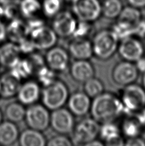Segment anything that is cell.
I'll return each instance as SVG.
<instances>
[{"mask_svg": "<svg viewBox=\"0 0 145 146\" xmlns=\"http://www.w3.org/2000/svg\"><path fill=\"white\" fill-rule=\"evenodd\" d=\"M92 117L99 123L113 122L125 111L120 99L110 93H102L92 102Z\"/></svg>", "mask_w": 145, "mask_h": 146, "instance_id": "cell-1", "label": "cell"}, {"mask_svg": "<svg viewBox=\"0 0 145 146\" xmlns=\"http://www.w3.org/2000/svg\"><path fill=\"white\" fill-rule=\"evenodd\" d=\"M92 43L94 55L99 60H106L118 51L120 40L112 30H104L95 35Z\"/></svg>", "mask_w": 145, "mask_h": 146, "instance_id": "cell-2", "label": "cell"}, {"mask_svg": "<svg viewBox=\"0 0 145 146\" xmlns=\"http://www.w3.org/2000/svg\"><path fill=\"white\" fill-rule=\"evenodd\" d=\"M69 98V92L67 85L58 80L44 87L41 92L43 105L52 111L63 107Z\"/></svg>", "mask_w": 145, "mask_h": 146, "instance_id": "cell-3", "label": "cell"}, {"mask_svg": "<svg viewBox=\"0 0 145 146\" xmlns=\"http://www.w3.org/2000/svg\"><path fill=\"white\" fill-rule=\"evenodd\" d=\"M99 122L94 118H86L75 125L72 131V142L74 145H86L99 135Z\"/></svg>", "mask_w": 145, "mask_h": 146, "instance_id": "cell-4", "label": "cell"}, {"mask_svg": "<svg viewBox=\"0 0 145 146\" xmlns=\"http://www.w3.org/2000/svg\"><path fill=\"white\" fill-rule=\"evenodd\" d=\"M72 13L81 21L93 23L102 15V4L99 0H72Z\"/></svg>", "mask_w": 145, "mask_h": 146, "instance_id": "cell-5", "label": "cell"}, {"mask_svg": "<svg viewBox=\"0 0 145 146\" xmlns=\"http://www.w3.org/2000/svg\"><path fill=\"white\" fill-rule=\"evenodd\" d=\"M120 100L125 111L136 113L145 108V89L143 87L134 83L127 85Z\"/></svg>", "mask_w": 145, "mask_h": 146, "instance_id": "cell-6", "label": "cell"}, {"mask_svg": "<svg viewBox=\"0 0 145 146\" xmlns=\"http://www.w3.org/2000/svg\"><path fill=\"white\" fill-rule=\"evenodd\" d=\"M49 110L43 105L33 104L26 109L24 119L30 128L44 131L50 126Z\"/></svg>", "mask_w": 145, "mask_h": 146, "instance_id": "cell-7", "label": "cell"}, {"mask_svg": "<svg viewBox=\"0 0 145 146\" xmlns=\"http://www.w3.org/2000/svg\"><path fill=\"white\" fill-rule=\"evenodd\" d=\"M74 115L69 110L60 108L53 110L50 116V126L61 135L72 133L75 126Z\"/></svg>", "mask_w": 145, "mask_h": 146, "instance_id": "cell-8", "label": "cell"}, {"mask_svg": "<svg viewBox=\"0 0 145 146\" xmlns=\"http://www.w3.org/2000/svg\"><path fill=\"white\" fill-rule=\"evenodd\" d=\"M118 51L124 60L136 62L144 56V47L138 38L129 36L121 40Z\"/></svg>", "mask_w": 145, "mask_h": 146, "instance_id": "cell-9", "label": "cell"}, {"mask_svg": "<svg viewBox=\"0 0 145 146\" xmlns=\"http://www.w3.org/2000/svg\"><path fill=\"white\" fill-rule=\"evenodd\" d=\"M77 24V18L73 13L61 11L53 17L52 28L58 36L67 38L73 35Z\"/></svg>", "mask_w": 145, "mask_h": 146, "instance_id": "cell-10", "label": "cell"}, {"mask_svg": "<svg viewBox=\"0 0 145 146\" xmlns=\"http://www.w3.org/2000/svg\"><path fill=\"white\" fill-rule=\"evenodd\" d=\"M139 73L135 64L124 60L117 64L114 67L112 78L116 84L125 87L136 82Z\"/></svg>", "mask_w": 145, "mask_h": 146, "instance_id": "cell-11", "label": "cell"}, {"mask_svg": "<svg viewBox=\"0 0 145 146\" xmlns=\"http://www.w3.org/2000/svg\"><path fill=\"white\" fill-rule=\"evenodd\" d=\"M29 36L36 49L48 50L56 45L58 35L52 28L44 25L32 30Z\"/></svg>", "mask_w": 145, "mask_h": 146, "instance_id": "cell-12", "label": "cell"}, {"mask_svg": "<svg viewBox=\"0 0 145 146\" xmlns=\"http://www.w3.org/2000/svg\"><path fill=\"white\" fill-rule=\"evenodd\" d=\"M45 64L55 72L66 71L69 66V54L61 47L54 46L48 49L45 57Z\"/></svg>", "mask_w": 145, "mask_h": 146, "instance_id": "cell-13", "label": "cell"}, {"mask_svg": "<svg viewBox=\"0 0 145 146\" xmlns=\"http://www.w3.org/2000/svg\"><path fill=\"white\" fill-rule=\"evenodd\" d=\"M18 101L24 106H30L39 100L41 90L39 84L35 81H28L20 85L17 94Z\"/></svg>", "mask_w": 145, "mask_h": 146, "instance_id": "cell-14", "label": "cell"}, {"mask_svg": "<svg viewBox=\"0 0 145 146\" xmlns=\"http://www.w3.org/2000/svg\"><path fill=\"white\" fill-rule=\"evenodd\" d=\"M69 110L74 115L82 117L88 113L91 109L90 98L86 93L78 92L69 96L68 100Z\"/></svg>", "mask_w": 145, "mask_h": 146, "instance_id": "cell-15", "label": "cell"}, {"mask_svg": "<svg viewBox=\"0 0 145 146\" xmlns=\"http://www.w3.org/2000/svg\"><path fill=\"white\" fill-rule=\"evenodd\" d=\"M69 52L76 60H88L94 55L92 42L86 38H74L69 44Z\"/></svg>", "mask_w": 145, "mask_h": 146, "instance_id": "cell-16", "label": "cell"}, {"mask_svg": "<svg viewBox=\"0 0 145 146\" xmlns=\"http://www.w3.org/2000/svg\"><path fill=\"white\" fill-rule=\"evenodd\" d=\"M21 80L11 70L0 78V96L3 98H10L17 95Z\"/></svg>", "mask_w": 145, "mask_h": 146, "instance_id": "cell-17", "label": "cell"}, {"mask_svg": "<svg viewBox=\"0 0 145 146\" xmlns=\"http://www.w3.org/2000/svg\"><path fill=\"white\" fill-rule=\"evenodd\" d=\"M21 54L17 44L14 42L5 43L0 47V64L12 69L18 64Z\"/></svg>", "mask_w": 145, "mask_h": 146, "instance_id": "cell-18", "label": "cell"}, {"mask_svg": "<svg viewBox=\"0 0 145 146\" xmlns=\"http://www.w3.org/2000/svg\"><path fill=\"white\" fill-rule=\"evenodd\" d=\"M71 74L74 80L84 83L94 77L95 69L88 60H76L71 66Z\"/></svg>", "mask_w": 145, "mask_h": 146, "instance_id": "cell-19", "label": "cell"}, {"mask_svg": "<svg viewBox=\"0 0 145 146\" xmlns=\"http://www.w3.org/2000/svg\"><path fill=\"white\" fill-rule=\"evenodd\" d=\"M99 135L106 145H125V142L120 135V129L113 122L102 123L100 127Z\"/></svg>", "mask_w": 145, "mask_h": 146, "instance_id": "cell-20", "label": "cell"}, {"mask_svg": "<svg viewBox=\"0 0 145 146\" xmlns=\"http://www.w3.org/2000/svg\"><path fill=\"white\" fill-rule=\"evenodd\" d=\"M19 131L15 123L9 121L0 123V145H12L18 141Z\"/></svg>", "mask_w": 145, "mask_h": 146, "instance_id": "cell-21", "label": "cell"}, {"mask_svg": "<svg viewBox=\"0 0 145 146\" xmlns=\"http://www.w3.org/2000/svg\"><path fill=\"white\" fill-rule=\"evenodd\" d=\"M7 37L15 44H18L23 38L29 36L26 23L23 22L18 17L11 20V22L7 27Z\"/></svg>", "mask_w": 145, "mask_h": 146, "instance_id": "cell-22", "label": "cell"}, {"mask_svg": "<svg viewBox=\"0 0 145 146\" xmlns=\"http://www.w3.org/2000/svg\"><path fill=\"white\" fill-rule=\"evenodd\" d=\"M18 141L22 146H44L47 144V140L42 131L30 127L19 134Z\"/></svg>", "mask_w": 145, "mask_h": 146, "instance_id": "cell-23", "label": "cell"}, {"mask_svg": "<svg viewBox=\"0 0 145 146\" xmlns=\"http://www.w3.org/2000/svg\"><path fill=\"white\" fill-rule=\"evenodd\" d=\"M4 114L7 121L18 123L24 119L26 108L24 105L19 102H12L5 107Z\"/></svg>", "mask_w": 145, "mask_h": 146, "instance_id": "cell-24", "label": "cell"}, {"mask_svg": "<svg viewBox=\"0 0 145 146\" xmlns=\"http://www.w3.org/2000/svg\"><path fill=\"white\" fill-rule=\"evenodd\" d=\"M123 8L121 0H103L102 4V15L106 19L118 18Z\"/></svg>", "mask_w": 145, "mask_h": 146, "instance_id": "cell-25", "label": "cell"}, {"mask_svg": "<svg viewBox=\"0 0 145 146\" xmlns=\"http://www.w3.org/2000/svg\"><path fill=\"white\" fill-rule=\"evenodd\" d=\"M19 11L22 16L30 18L37 17V15L42 11V4L39 0H20Z\"/></svg>", "mask_w": 145, "mask_h": 146, "instance_id": "cell-26", "label": "cell"}, {"mask_svg": "<svg viewBox=\"0 0 145 146\" xmlns=\"http://www.w3.org/2000/svg\"><path fill=\"white\" fill-rule=\"evenodd\" d=\"M141 19L142 14L140 9L129 5L123 8L118 17V21L134 27Z\"/></svg>", "mask_w": 145, "mask_h": 146, "instance_id": "cell-27", "label": "cell"}, {"mask_svg": "<svg viewBox=\"0 0 145 146\" xmlns=\"http://www.w3.org/2000/svg\"><path fill=\"white\" fill-rule=\"evenodd\" d=\"M141 125L135 118H129L123 121L121 126V131L124 135L129 139L139 137L141 132Z\"/></svg>", "mask_w": 145, "mask_h": 146, "instance_id": "cell-28", "label": "cell"}, {"mask_svg": "<svg viewBox=\"0 0 145 146\" xmlns=\"http://www.w3.org/2000/svg\"><path fill=\"white\" fill-rule=\"evenodd\" d=\"M104 91V86L101 81L95 77L84 83V92L90 98H95Z\"/></svg>", "mask_w": 145, "mask_h": 146, "instance_id": "cell-29", "label": "cell"}, {"mask_svg": "<svg viewBox=\"0 0 145 146\" xmlns=\"http://www.w3.org/2000/svg\"><path fill=\"white\" fill-rule=\"evenodd\" d=\"M63 0H43L42 11L46 17L53 18L61 11Z\"/></svg>", "mask_w": 145, "mask_h": 146, "instance_id": "cell-30", "label": "cell"}, {"mask_svg": "<svg viewBox=\"0 0 145 146\" xmlns=\"http://www.w3.org/2000/svg\"><path fill=\"white\" fill-rule=\"evenodd\" d=\"M38 80L44 87L51 85L56 81L55 72L47 66H44L36 72Z\"/></svg>", "mask_w": 145, "mask_h": 146, "instance_id": "cell-31", "label": "cell"}, {"mask_svg": "<svg viewBox=\"0 0 145 146\" xmlns=\"http://www.w3.org/2000/svg\"><path fill=\"white\" fill-rule=\"evenodd\" d=\"M112 30L117 35L119 40H122L129 36H134V27L127 23L117 21L113 26Z\"/></svg>", "mask_w": 145, "mask_h": 146, "instance_id": "cell-32", "label": "cell"}, {"mask_svg": "<svg viewBox=\"0 0 145 146\" xmlns=\"http://www.w3.org/2000/svg\"><path fill=\"white\" fill-rule=\"evenodd\" d=\"M90 31H91L90 23L79 21L72 36L74 38H86V36L90 33Z\"/></svg>", "mask_w": 145, "mask_h": 146, "instance_id": "cell-33", "label": "cell"}, {"mask_svg": "<svg viewBox=\"0 0 145 146\" xmlns=\"http://www.w3.org/2000/svg\"><path fill=\"white\" fill-rule=\"evenodd\" d=\"M46 145L49 146H71L73 144L72 140L65 136V135L59 134L49 139Z\"/></svg>", "mask_w": 145, "mask_h": 146, "instance_id": "cell-34", "label": "cell"}, {"mask_svg": "<svg viewBox=\"0 0 145 146\" xmlns=\"http://www.w3.org/2000/svg\"><path fill=\"white\" fill-rule=\"evenodd\" d=\"M17 44L19 46V48L21 53L27 54H31L36 49L32 39L30 38V37H28V36L25 37L24 38H23Z\"/></svg>", "mask_w": 145, "mask_h": 146, "instance_id": "cell-35", "label": "cell"}, {"mask_svg": "<svg viewBox=\"0 0 145 146\" xmlns=\"http://www.w3.org/2000/svg\"><path fill=\"white\" fill-rule=\"evenodd\" d=\"M134 36L139 38H144L145 36V20L141 19L134 27Z\"/></svg>", "mask_w": 145, "mask_h": 146, "instance_id": "cell-36", "label": "cell"}, {"mask_svg": "<svg viewBox=\"0 0 145 146\" xmlns=\"http://www.w3.org/2000/svg\"><path fill=\"white\" fill-rule=\"evenodd\" d=\"M125 145L127 146H144L145 141L139 137L129 138L125 142Z\"/></svg>", "mask_w": 145, "mask_h": 146, "instance_id": "cell-37", "label": "cell"}, {"mask_svg": "<svg viewBox=\"0 0 145 146\" xmlns=\"http://www.w3.org/2000/svg\"><path fill=\"white\" fill-rule=\"evenodd\" d=\"M130 6L141 9L145 8V0H126Z\"/></svg>", "mask_w": 145, "mask_h": 146, "instance_id": "cell-38", "label": "cell"}, {"mask_svg": "<svg viewBox=\"0 0 145 146\" xmlns=\"http://www.w3.org/2000/svg\"><path fill=\"white\" fill-rule=\"evenodd\" d=\"M7 38V26L0 19V42H3Z\"/></svg>", "mask_w": 145, "mask_h": 146, "instance_id": "cell-39", "label": "cell"}, {"mask_svg": "<svg viewBox=\"0 0 145 146\" xmlns=\"http://www.w3.org/2000/svg\"><path fill=\"white\" fill-rule=\"evenodd\" d=\"M136 119L138 120L142 127H145V108L136 112Z\"/></svg>", "mask_w": 145, "mask_h": 146, "instance_id": "cell-40", "label": "cell"}, {"mask_svg": "<svg viewBox=\"0 0 145 146\" xmlns=\"http://www.w3.org/2000/svg\"><path fill=\"white\" fill-rule=\"evenodd\" d=\"M136 66L139 72L144 73L145 72V58L143 56L135 62Z\"/></svg>", "mask_w": 145, "mask_h": 146, "instance_id": "cell-41", "label": "cell"}, {"mask_svg": "<svg viewBox=\"0 0 145 146\" xmlns=\"http://www.w3.org/2000/svg\"><path fill=\"white\" fill-rule=\"evenodd\" d=\"M103 145H104V143L98 141V140L95 139L94 140H92V142H89L88 144H87L86 146H102Z\"/></svg>", "mask_w": 145, "mask_h": 146, "instance_id": "cell-42", "label": "cell"}, {"mask_svg": "<svg viewBox=\"0 0 145 146\" xmlns=\"http://www.w3.org/2000/svg\"><path fill=\"white\" fill-rule=\"evenodd\" d=\"M142 82H143V87L145 89V72L143 73V79H142Z\"/></svg>", "mask_w": 145, "mask_h": 146, "instance_id": "cell-43", "label": "cell"}, {"mask_svg": "<svg viewBox=\"0 0 145 146\" xmlns=\"http://www.w3.org/2000/svg\"><path fill=\"white\" fill-rule=\"evenodd\" d=\"M2 117H3V115H2L1 111V110H0V123L2 122Z\"/></svg>", "mask_w": 145, "mask_h": 146, "instance_id": "cell-44", "label": "cell"}, {"mask_svg": "<svg viewBox=\"0 0 145 146\" xmlns=\"http://www.w3.org/2000/svg\"><path fill=\"white\" fill-rule=\"evenodd\" d=\"M144 38H145V36H144Z\"/></svg>", "mask_w": 145, "mask_h": 146, "instance_id": "cell-45", "label": "cell"}]
</instances>
